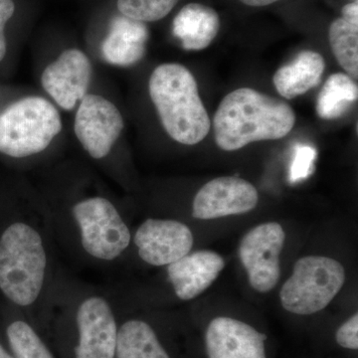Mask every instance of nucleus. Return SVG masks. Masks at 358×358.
Masks as SVG:
<instances>
[{"label":"nucleus","mask_w":358,"mask_h":358,"mask_svg":"<svg viewBox=\"0 0 358 358\" xmlns=\"http://www.w3.org/2000/svg\"><path fill=\"white\" fill-rule=\"evenodd\" d=\"M296 115L284 101L251 88L231 92L214 115L216 145L234 152L255 141L285 138L293 129Z\"/></svg>","instance_id":"obj_1"},{"label":"nucleus","mask_w":358,"mask_h":358,"mask_svg":"<svg viewBox=\"0 0 358 358\" xmlns=\"http://www.w3.org/2000/svg\"><path fill=\"white\" fill-rule=\"evenodd\" d=\"M160 122L171 138L197 145L210 131V119L200 99L196 80L185 66L166 63L155 68L148 83Z\"/></svg>","instance_id":"obj_2"},{"label":"nucleus","mask_w":358,"mask_h":358,"mask_svg":"<svg viewBox=\"0 0 358 358\" xmlns=\"http://www.w3.org/2000/svg\"><path fill=\"white\" fill-rule=\"evenodd\" d=\"M47 257L39 233L22 222L9 226L0 238V289L21 307L38 299Z\"/></svg>","instance_id":"obj_3"},{"label":"nucleus","mask_w":358,"mask_h":358,"mask_svg":"<svg viewBox=\"0 0 358 358\" xmlns=\"http://www.w3.org/2000/svg\"><path fill=\"white\" fill-rule=\"evenodd\" d=\"M61 129L53 103L41 96L21 99L0 115V152L16 159L39 154Z\"/></svg>","instance_id":"obj_4"},{"label":"nucleus","mask_w":358,"mask_h":358,"mask_svg":"<svg viewBox=\"0 0 358 358\" xmlns=\"http://www.w3.org/2000/svg\"><path fill=\"white\" fill-rule=\"evenodd\" d=\"M345 282V270L338 261L324 256L303 257L294 264L293 275L285 282L280 299L285 310L308 315L326 308Z\"/></svg>","instance_id":"obj_5"},{"label":"nucleus","mask_w":358,"mask_h":358,"mask_svg":"<svg viewBox=\"0 0 358 358\" xmlns=\"http://www.w3.org/2000/svg\"><path fill=\"white\" fill-rule=\"evenodd\" d=\"M81 231L82 245L89 255L115 260L128 248L131 233L114 205L103 197L83 200L73 208Z\"/></svg>","instance_id":"obj_6"},{"label":"nucleus","mask_w":358,"mask_h":358,"mask_svg":"<svg viewBox=\"0 0 358 358\" xmlns=\"http://www.w3.org/2000/svg\"><path fill=\"white\" fill-rule=\"evenodd\" d=\"M285 231L277 222L263 223L249 231L242 239L239 257L248 274L252 288L268 293L281 277L280 255L285 243Z\"/></svg>","instance_id":"obj_7"},{"label":"nucleus","mask_w":358,"mask_h":358,"mask_svg":"<svg viewBox=\"0 0 358 358\" xmlns=\"http://www.w3.org/2000/svg\"><path fill=\"white\" fill-rule=\"evenodd\" d=\"M80 102L75 117V134L92 157L103 159L110 154L124 129L121 113L102 96L86 95Z\"/></svg>","instance_id":"obj_8"},{"label":"nucleus","mask_w":358,"mask_h":358,"mask_svg":"<svg viewBox=\"0 0 358 358\" xmlns=\"http://www.w3.org/2000/svg\"><path fill=\"white\" fill-rule=\"evenodd\" d=\"M259 201L255 186L245 179L223 176L209 181L193 200V217L210 220L253 210Z\"/></svg>","instance_id":"obj_9"},{"label":"nucleus","mask_w":358,"mask_h":358,"mask_svg":"<svg viewBox=\"0 0 358 358\" xmlns=\"http://www.w3.org/2000/svg\"><path fill=\"white\" fill-rule=\"evenodd\" d=\"M193 242L189 228L176 220L148 219L134 236L141 260L152 266L176 262L190 253Z\"/></svg>","instance_id":"obj_10"},{"label":"nucleus","mask_w":358,"mask_h":358,"mask_svg":"<svg viewBox=\"0 0 358 358\" xmlns=\"http://www.w3.org/2000/svg\"><path fill=\"white\" fill-rule=\"evenodd\" d=\"M79 345L76 358H114L117 329L115 315L107 301L91 296L77 312Z\"/></svg>","instance_id":"obj_11"},{"label":"nucleus","mask_w":358,"mask_h":358,"mask_svg":"<svg viewBox=\"0 0 358 358\" xmlns=\"http://www.w3.org/2000/svg\"><path fill=\"white\" fill-rule=\"evenodd\" d=\"M92 77L89 58L78 49H69L47 66L42 86L62 109L71 110L87 95Z\"/></svg>","instance_id":"obj_12"},{"label":"nucleus","mask_w":358,"mask_h":358,"mask_svg":"<svg viewBox=\"0 0 358 358\" xmlns=\"http://www.w3.org/2000/svg\"><path fill=\"white\" fill-rule=\"evenodd\" d=\"M266 334L241 320L219 317L207 327L209 358H266Z\"/></svg>","instance_id":"obj_13"},{"label":"nucleus","mask_w":358,"mask_h":358,"mask_svg":"<svg viewBox=\"0 0 358 358\" xmlns=\"http://www.w3.org/2000/svg\"><path fill=\"white\" fill-rule=\"evenodd\" d=\"M224 267L225 261L219 254L200 250L169 264L167 274L176 296L189 301L208 289Z\"/></svg>","instance_id":"obj_14"},{"label":"nucleus","mask_w":358,"mask_h":358,"mask_svg":"<svg viewBox=\"0 0 358 358\" xmlns=\"http://www.w3.org/2000/svg\"><path fill=\"white\" fill-rule=\"evenodd\" d=\"M148 29L141 21L115 16L102 44L103 57L110 64L129 67L140 62L147 51Z\"/></svg>","instance_id":"obj_15"},{"label":"nucleus","mask_w":358,"mask_h":358,"mask_svg":"<svg viewBox=\"0 0 358 358\" xmlns=\"http://www.w3.org/2000/svg\"><path fill=\"white\" fill-rule=\"evenodd\" d=\"M220 18L211 7L189 3L182 7L174 17L173 32L180 40L183 48L199 51L207 48L217 36Z\"/></svg>","instance_id":"obj_16"},{"label":"nucleus","mask_w":358,"mask_h":358,"mask_svg":"<svg viewBox=\"0 0 358 358\" xmlns=\"http://www.w3.org/2000/svg\"><path fill=\"white\" fill-rule=\"evenodd\" d=\"M324 68L326 62L320 53L303 51L293 62L275 72L273 82L282 98L292 100L317 87L322 81Z\"/></svg>","instance_id":"obj_17"},{"label":"nucleus","mask_w":358,"mask_h":358,"mask_svg":"<svg viewBox=\"0 0 358 358\" xmlns=\"http://www.w3.org/2000/svg\"><path fill=\"white\" fill-rule=\"evenodd\" d=\"M117 358H171L154 329L143 320H129L117 331Z\"/></svg>","instance_id":"obj_18"},{"label":"nucleus","mask_w":358,"mask_h":358,"mask_svg":"<svg viewBox=\"0 0 358 358\" xmlns=\"http://www.w3.org/2000/svg\"><path fill=\"white\" fill-rule=\"evenodd\" d=\"M357 85L352 78L343 73H336L320 90L317 102V115L324 120L338 119L357 102Z\"/></svg>","instance_id":"obj_19"},{"label":"nucleus","mask_w":358,"mask_h":358,"mask_svg":"<svg viewBox=\"0 0 358 358\" xmlns=\"http://www.w3.org/2000/svg\"><path fill=\"white\" fill-rule=\"evenodd\" d=\"M329 44L334 57L346 71L348 76L358 77V25L352 24L343 17L329 26Z\"/></svg>","instance_id":"obj_20"},{"label":"nucleus","mask_w":358,"mask_h":358,"mask_svg":"<svg viewBox=\"0 0 358 358\" xmlns=\"http://www.w3.org/2000/svg\"><path fill=\"white\" fill-rule=\"evenodd\" d=\"M7 338L15 358H54L29 324L16 320L7 327Z\"/></svg>","instance_id":"obj_21"},{"label":"nucleus","mask_w":358,"mask_h":358,"mask_svg":"<svg viewBox=\"0 0 358 358\" xmlns=\"http://www.w3.org/2000/svg\"><path fill=\"white\" fill-rule=\"evenodd\" d=\"M179 0H117L122 15L141 22H154L166 17Z\"/></svg>","instance_id":"obj_22"},{"label":"nucleus","mask_w":358,"mask_h":358,"mask_svg":"<svg viewBox=\"0 0 358 358\" xmlns=\"http://www.w3.org/2000/svg\"><path fill=\"white\" fill-rule=\"evenodd\" d=\"M317 150L310 145L299 143L294 147L293 160L289 166V181L298 183L305 180L315 171Z\"/></svg>","instance_id":"obj_23"},{"label":"nucleus","mask_w":358,"mask_h":358,"mask_svg":"<svg viewBox=\"0 0 358 358\" xmlns=\"http://www.w3.org/2000/svg\"><path fill=\"white\" fill-rule=\"evenodd\" d=\"M339 345L348 350H357L358 348V315L355 313L350 320H346L336 334Z\"/></svg>","instance_id":"obj_24"},{"label":"nucleus","mask_w":358,"mask_h":358,"mask_svg":"<svg viewBox=\"0 0 358 358\" xmlns=\"http://www.w3.org/2000/svg\"><path fill=\"white\" fill-rule=\"evenodd\" d=\"M15 6L13 0H0V62L6 57V39L4 27L7 21L13 17Z\"/></svg>","instance_id":"obj_25"},{"label":"nucleus","mask_w":358,"mask_h":358,"mask_svg":"<svg viewBox=\"0 0 358 358\" xmlns=\"http://www.w3.org/2000/svg\"><path fill=\"white\" fill-rule=\"evenodd\" d=\"M343 18L352 23V24L358 25V3L357 1L352 3L346 4L343 8Z\"/></svg>","instance_id":"obj_26"},{"label":"nucleus","mask_w":358,"mask_h":358,"mask_svg":"<svg viewBox=\"0 0 358 358\" xmlns=\"http://www.w3.org/2000/svg\"><path fill=\"white\" fill-rule=\"evenodd\" d=\"M244 4L249 6L260 7L270 6V4L275 3L279 0H240Z\"/></svg>","instance_id":"obj_27"},{"label":"nucleus","mask_w":358,"mask_h":358,"mask_svg":"<svg viewBox=\"0 0 358 358\" xmlns=\"http://www.w3.org/2000/svg\"><path fill=\"white\" fill-rule=\"evenodd\" d=\"M0 358H13L8 352H6V350H4L3 348H2L1 345H0Z\"/></svg>","instance_id":"obj_28"},{"label":"nucleus","mask_w":358,"mask_h":358,"mask_svg":"<svg viewBox=\"0 0 358 358\" xmlns=\"http://www.w3.org/2000/svg\"><path fill=\"white\" fill-rule=\"evenodd\" d=\"M355 1H357V0H355Z\"/></svg>","instance_id":"obj_29"}]
</instances>
